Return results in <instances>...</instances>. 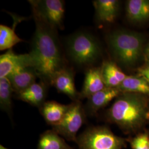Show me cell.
Returning <instances> with one entry per match:
<instances>
[{
    "mask_svg": "<svg viewBox=\"0 0 149 149\" xmlns=\"http://www.w3.org/2000/svg\"><path fill=\"white\" fill-rule=\"evenodd\" d=\"M36 31L29 54L34 68L42 81L50 85L54 76L67 67L66 60L60 43L58 30L33 15Z\"/></svg>",
    "mask_w": 149,
    "mask_h": 149,
    "instance_id": "1",
    "label": "cell"
},
{
    "mask_svg": "<svg viewBox=\"0 0 149 149\" xmlns=\"http://www.w3.org/2000/svg\"><path fill=\"white\" fill-rule=\"evenodd\" d=\"M107 116L124 131H134L149 119V103L146 96L122 93L108 111Z\"/></svg>",
    "mask_w": 149,
    "mask_h": 149,
    "instance_id": "2",
    "label": "cell"
},
{
    "mask_svg": "<svg viewBox=\"0 0 149 149\" xmlns=\"http://www.w3.org/2000/svg\"><path fill=\"white\" fill-rule=\"evenodd\" d=\"M112 56L118 64L130 68L138 63L144 53V37L139 33L119 29L108 37Z\"/></svg>",
    "mask_w": 149,
    "mask_h": 149,
    "instance_id": "3",
    "label": "cell"
},
{
    "mask_svg": "<svg viewBox=\"0 0 149 149\" xmlns=\"http://www.w3.org/2000/svg\"><path fill=\"white\" fill-rule=\"evenodd\" d=\"M65 49L70 60L79 67H91L101 54V47L96 38L83 31L75 33L66 39Z\"/></svg>",
    "mask_w": 149,
    "mask_h": 149,
    "instance_id": "4",
    "label": "cell"
},
{
    "mask_svg": "<svg viewBox=\"0 0 149 149\" xmlns=\"http://www.w3.org/2000/svg\"><path fill=\"white\" fill-rule=\"evenodd\" d=\"M76 143L79 149H122L125 144L123 139L105 127L87 129L77 136Z\"/></svg>",
    "mask_w": 149,
    "mask_h": 149,
    "instance_id": "5",
    "label": "cell"
},
{
    "mask_svg": "<svg viewBox=\"0 0 149 149\" xmlns=\"http://www.w3.org/2000/svg\"><path fill=\"white\" fill-rule=\"evenodd\" d=\"M34 16H37L56 29H63L65 12L62 0H30Z\"/></svg>",
    "mask_w": 149,
    "mask_h": 149,
    "instance_id": "6",
    "label": "cell"
},
{
    "mask_svg": "<svg viewBox=\"0 0 149 149\" xmlns=\"http://www.w3.org/2000/svg\"><path fill=\"white\" fill-rule=\"evenodd\" d=\"M86 112L80 101L73 102L63 119L53 130L69 141L76 142L77 133L85 121Z\"/></svg>",
    "mask_w": 149,
    "mask_h": 149,
    "instance_id": "7",
    "label": "cell"
},
{
    "mask_svg": "<svg viewBox=\"0 0 149 149\" xmlns=\"http://www.w3.org/2000/svg\"><path fill=\"white\" fill-rule=\"evenodd\" d=\"M28 67L34 68L29 53L17 54L12 49L0 56V79L7 77L16 71Z\"/></svg>",
    "mask_w": 149,
    "mask_h": 149,
    "instance_id": "8",
    "label": "cell"
},
{
    "mask_svg": "<svg viewBox=\"0 0 149 149\" xmlns=\"http://www.w3.org/2000/svg\"><path fill=\"white\" fill-rule=\"evenodd\" d=\"M50 85L54 86L59 93L68 96L73 102L80 101V93L76 90L74 85L73 69L67 66L60 70L54 76Z\"/></svg>",
    "mask_w": 149,
    "mask_h": 149,
    "instance_id": "9",
    "label": "cell"
},
{
    "mask_svg": "<svg viewBox=\"0 0 149 149\" xmlns=\"http://www.w3.org/2000/svg\"><path fill=\"white\" fill-rule=\"evenodd\" d=\"M106 87L102 76V66L90 68L86 72L84 85L80 92V100L88 98Z\"/></svg>",
    "mask_w": 149,
    "mask_h": 149,
    "instance_id": "10",
    "label": "cell"
},
{
    "mask_svg": "<svg viewBox=\"0 0 149 149\" xmlns=\"http://www.w3.org/2000/svg\"><path fill=\"white\" fill-rule=\"evenodd\" d=\"M122 93L117 87H106L102 90L96 92L87 98L88 101L85 108L89 114H94L100 109L108 104L113 100L117 98Z\"/></svg>",
    "mask_w": 149,
    "mask_h": 149,
    "instance_id": "11",
    "label": "cell"
},
{
    "mask_svg": "<svg viewBox=\"0 0 149 149\" xmlns=\"http://www.w3.org/2000/svg\"><path fill=\"white\" fill-rule=\"evenodd\" d=\"M48 85L43 81L36 82L26 90L16 94V96L18 100L40 108L46 102Z\"/></svg>",
    "mask_w": 149,
    "mask_h": 149,
    "instance_id": "12",
    "label": "cell"
},
{
    "mask_svg": "<svg viewBox=\"0 0 149 149\" xmlns=\"http://www.w3.org/2000/svg\"><path fill=\"white\" fill-rule=\"evenodd\" d=\"M37 77L39 76L36 70L28 67L16 71L7 78L10 81L14 92L17 94L36 83Z\"/></svg>",
    "mask_w": 149,
    "mask_h": 149,
    "instance_id": "13",
    "label": "cell"
},
{
    "mask_svg": "<svg viewBox=\"0 0 149 149\" xmlns=\"http://www.w3.org/2000/svg\"><path fill=\"white\" fill-rule=\"evenodd\" d=\"M98 21L111 23L115 21L119 10L120 2L117 0H96L93 2Z\"/></svg>",
    "mask_w": 149,
    "mask_h": 149,
    "instance_id": "14",
    "label": "cell"
},
{
    "mask_svg": "<svg viewBox=\"0 0 149 149\" xmlns=\"http://www.w3.org/2000/svg\"><path fill=\"white\" fill-rule=\"evenodd\" d=\"M69 107L70 104L65 105L56 101H46L39 109L45 122L53 127L62 121Z\"/></svg>",
    "mask_w": 149,
    "mask_h": 149,
    "instance_id": "15",
    "label": "cell"
},
{
    "mask_svg": "<svg viewBox=\"0 0 149 149\" xmlns=\"http://www.w3.org/2000/svg\"><path fill=\"white\" fill-rule=\"evenodd\" d=\"M126 16L133 23L149 20V0H129L126 4Z\"/></svg>",
    "mask_w": 149,
    "mask_h": 149,
    "instance_id": "16",
    "label": "cell"
},
{
    "mask_svg": "<svg viewBox=\"0 0 149 149\" xmlns=\"http://www.w3.org/2000/svg\"><path fill=\"white\" fill-rule=\"evenodd\" d=\"M101 66L103 79L108 87H118L127 76L113 61H105Z\"/></svg>",
    "mask_w": 149,
    "mask_h": 149,
    "instance_id": "17",
    "label": "cell"
},
{
    "mask_svg": "<svg viewBox=\"0 0 149 149\" xmlns=\"http://www.w3.org/2000/svg\"><path fill=\"white\" fill-rule=\"evenodd\" d=\"M122 93L149 95V82L141 76H128L117 87Z\"/></svg>",
    "mask_w": 149,
    "mask_h": 149,
    "instance_id": "18",
    "label": "cell"
},
{
    "mask_svg": "<svg viewBox=\"0 0 149 149\" xmlns=\"http://www.w3.org/2000/svg\"><path fill=\"white\" fill-rule=\"evenodd\" d=\"M37 149H74L54 130L44 132L40 136Z\"/></svg>",
    "mask_w": 149,
    "mask_h": 149,
    "instance_id": "19",
    "label": "cell"
},
{
    "mask_svg": "<svg viewBox=\"0 0 149 149\" xmlns=\"http://www.w3.org/2000/svg\"><path fill=\"white\" fill-rule=\"evenodd\" d=\"M22 20L19 18L16 17L15 25L12 28L3 24L0 25V50L11 49L13 47L18 43L23 42L16 34L15 28L16 24Z\"/></svg>",
    "mask_w": 149,
    "mask_h": 149,
    "instance_id": "20",
    "label": "cell"
},
{
    "mask_svg": "<svg viewBox=\"0 0 149 149\" xmlns=\"http://www.w3.org/2000/svg\"><path fill=\"white\" fill-rule=\"evenodd\" d=\"M14 92L9 80L7 78L0 79V107L11 117L12 114V96Z\"/></svg>",
    "mask_w": 149,
    "mask_h": 149,
    "instance_id": "21",
    "label": "cell"
},
{
    "mask_svg": "<svg viewBox=\"0 0 149 149\" xmlns=\"http://www.w3.org/2000/svg\"><path fill=\"white\" fill-rule=\"evenodd\" d=\"M133 149H149V138L146 134H141L131 143Z\"/></svg>",
    "mask_w": 149,
    "mask_h": 149,
    "instance_id": "22",
    "label": "cell"
},
{
    "mask_svg": "<svg viewBox=\"0 0 149 149\" xmlns=\"http://www.w3.org/2000/svg\"><path fill=\"white\" fill-rule=\"evenodd\" d=\"M138 71L139 76L144 77L149 82V61L147 65L139 69Z\"/></svg>",
    "mask_w": 149,
    "mask_h": 149,
    "instance_id": "23",
    "label": "cell"
},
{
    "mask_svg": "<svg viewBox=\"0 0 149 149\" xmlns=\"http://www.w3.org/2000/svg\"><path fill=\"white\" fill-rule=\"evenodd\" d=\"M144 54H145V57L146 58V59L148 60V61H149V43H148V45L146 46V47L145 49Z\"/></svg>",
    "mask_w": 149,
    "mask_h": 149,
    "instance_id": "24",
    "label": "cell"
},
{
    "mask_svg": "<svg viewBox=\"0 0 149 149\" xmlns=\"http://www.w3.org/2000/svg\"><path fill=\"white\" fill-rule=\"evenodd\" d=\"M0 149H8V148H5V146H3V145H0Z\"/></svg>",
    "mask_w": 149,
    "mask_h": 149,
    "instance_id": "25",
    "label": "cell"
}]
</instances>
